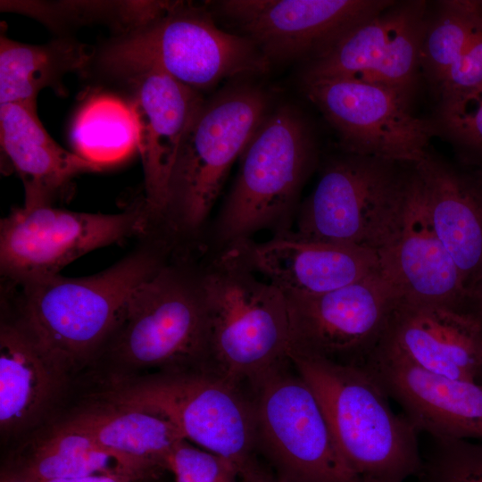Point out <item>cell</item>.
Returning a JSON list of instances; mask_svg holds the SVG:
<instances>
[{
    "mask_svg": "<svg viewBox=\"0 0 482 482\" xmlns=\"http://www.w3.org/2000/svg\"><path fill=\"white\" fill-rule=\"evenodd\" d=\"M0 144L23 183L25 207L52 205L76 176L103 168L60 146L44 129L35 107L22 104H0Z\"/></svg>",
    "mask_w": 482,
    "mask_h": 482,
    "instance_id": "obj_22",
    "label": "cell"
},
{
    "mask_svg": "<svg viewBox=\"0 0 482 482\" xmlns=\"http://www.w3.org/2000/svg\"><path fill=\"white\" fill-rule=\"evenodd\" d=\"M307 97L337 130L346 154L415 165L436 126L414 116L410 94L356 78L303 80Z\"/></svg>",
    "mask_w": 482,
    "mask_h": 482,
    "instance_id": "obj_12",
    "label": "cell"
},
{
    "mask_svg": "<svg viewBox=\"0 0 482 482\" xmlns=\"http://www.w3.org/2000/svg\"><path fill=\"white\" fill-rule=\"evenodd\" d=\"M108 399L164 418L185 440L239 470L252 461L256 442L252 403L238 385L215 370H170L124 383Z\"/></svg>",
    "mask_w": 482,
    "mask_h": 482,
    "instance_id": "obj_9",
    "label": "cell"
},
{
    "mask_svg": "<svg viewBox=\"0 0 482 482\" xmlns=\"http://www.w3.org/2000/svg\"><path fill=\"white\" fill-rule=\"evenodd\" d=\"M428 21L426 2H394L312 57L303 80L356 78L411 95Z\"/></svg>",
    "mask_w": 482,
    "mask_h": 482,
    "instance_id": "obj_14",
    "label": "cell"
},
{
    "mask_svg": "<svg viewBox=\"0 0 482 482\" xmlns=\"http://www.w3.org/2000/svg\"><path fill=\"white\" fill-rule=\"evenodd\" d=\"M235 182L204 244L216 251L260 230H291L302 188L316 161L311 128L293 106L266 115L240 156Z\"/></svg>",
    "mask_w": 482,
    "mask_h": 482,
    "instance_id": "obj_3",
    "label": "cell"
},
{
    "mask_svg": "<svg viewBox=\"0 0 482 482\" xmlns=\"http://www.w3.org/2000/svg\"><path fill=\"white\" fill-rule=\"evenodd\" d=\"M103 62L129 77L160 71L199 93L229 78L264 73L270 64L248 37L222 30L206 11L182 2L127 31Z\"/></svg>",
    "mask_w": 482,
    "mask_h": 482,
    "instance_id": "obj_7",
    "label": "cell"
},
{
    "mask_svg": "<svg viewBox=\"0 0 482 482\" xmlns=\"http://www.w3.org/2000/svg\"><path fill=\"white\" fill-rule=\"evenodd\" d=\"M364 365L419 433L482 441V383L438 375L377 348Z\"/></svg>",
    "mask_w": 482,
    "mask_h": 482,
    "instance_id": "obj_18",
    "label": "cell"
},
{
    "mask_svg": "<svg viewBox=\"0 0 482 482\" xmlns=\"http://www.w3.org/2000/svg\"><path fill=\"white\" fill-rule=\"evenodd\" d=\"M229 246L256 274L288 295H322L381 270L375 251L303 237L292 229L264 242L251 238Z\"/></svg>",
    "mask_w": 482,
    "mask_h": 482,
    "instance_id": "obj_19",
    "label": "cell"
},
{
    "mask_svg": "<svg viewBox=\"0 0 482 482\" xmlns=\"http://www.w3.org/2000/svg\"><path fill=\"white\" fill-rule=\"evenodd\" d=\"M179 244L159 225L111 267L96 274H60L21 283L2 281L17 320L66 371L103 349L134 290L155 274Z\"/></svg>",
    "mask_w": 482,
    "mask_h": 482,
    "instance_id": "obj_1",
    "label": "cell"
},
{
    "mask_svg": "<svg viewBox=\"0 0 482 482\" xmlns=\"http://www.w3.org/2000/svg\"><path fill=\"white\" fill-rule=\"evenodd\" d=\"M379 257L381 271L401 300L465 309L467 290L434 228L415 165L396 229Z\"/></svg>",
    "mask_w": 482,
    "mask_h": 482,
    "instance_id": "obj_16",
    "label": "cell"
},
{
    "mask_svg": "<svg viewBox=\"0 0 482 482\" xmlns=\"http://www.w3.org/2000/svg\"><path fill=\"white\" fill-rule=\"evenodd\" d=\"M482 25L481 1H444L428 21L420 67L436 87Z\"/></svg>",
    "mask_w": 482,
    "mask_h": 482,
    "instance_id": "obj_28",
    "label": "cell"
},
{
    "mask_svg": "<svg viewBox=\"0 0 482 482\" xmlns=\"http://www.w3.org/2000/svg\"><path fill=\"white\" fill-rule=\"evenodd\" d=\"M482 87V25L452 65L436 89L441 97L466 93Z\"/></svg>",
    "mask_w": 482,
    "mask_h": 482,
    "instance_id": "obj_32",
    "label": "cell"
},
{
    "mask_svg": "<svg viewBox=\"0 0 482 482\" xmlns=\"http://www.w3.org/2000/svg\"><path fill=\"white\" fill-rule=\"evenodd\" d=\"M168 470L175 482H237L239 468L230 461L181 440L173 449Z\"/></svg>",
    "mask_w": 482,
    "mask_h": 482,
    "instance_id": "obj_31",
    "label": "cell"
},
{
    "mask_svg": "<svg viewBox=\"0 0 482 482\" xmlns=\"http://www.w3.org/2000/svg\"><path fill=\"white\" fill-rule=\"evenodd\" d=\"M376 348L438 375L482 383V321L465 309L400 300Z\"/></svg>",
    "mask_w": 482,
    "mask_h": 482,
    "instance_id": "obj_17",
    "label": "cell"
},
{
    "mask_svg": "<svg viewBox=\"0 0 482 482\" xmlns=\"http://www.w3.org/2000/svg\"><path fill=\"white\" fill-rule=\"evenodd\" d=\"M412 166L351 154L333 159L298 207L294 232L379 254L396 229Z\"/></svg>",
    "mask_w": 482,
    "mask_h": 482,
    "instance_id": "obj_8",
    "label": "cell"
},
{
    "mask_svg": "<svg viewBox=\"0 0 482 482\" xmlns=\"http://www.w3.org/2000/svg\"><path fill=\"white\" fill-rule=\"evenodd\" d=\"M76 154L104 166L129 155L138 145V129L131 104L100 95L78 112L71 128Z\"/></svg>",
    "mask_w": 482,
    "mask_h": 482,
    "instance_id": "obj_27",
    "label": "cell"
},
{
    "mask_svg": "<svg viewBox=\"0 0 482 482\" xmlns=\"http://www.w3.org/2000/svg\"><path fill=\"white\" fill-rule=\"evenodd\" d=\"M145 177V201L160 218L180 145L204 102L199 93L156 71L130 77Z\"/></svg>",
    "mask_w": 482,
    "mask_h": 482,
    "instance_id": "obj_20",
    "label": "cell"
},
{
    "mask_svg": "<svg viewBox=\"0 0 482 482\" xmlns=\"http://www.w3.org/2000/svg\"><path fill=\"white\" fill-rule=\"evenodd\" d=\"M388 0H226L221 13L270 61L311 59L380 12Z\"/></svg>",
    "mask_w": 482,
    "mask_h": 482,
    "instance_id": "obj_15",
    "label": "cell"
},
{
    "mask_svg": "<svg viewBox=\"0 0 482 482\" xmlns=\"http://www.w3.org/2000/svg\"><path fill=\"white\" fill-rule=\"evenodd\" d=\"M465 309L482 321V278L468 293Z\"/></svg>",
    "mask_w": 482,
    "mask_h": 482,
    "instance_id": "obj_35",
    "label": "cell"
},
{
    "mask_svg": "<svg viewBox=\"0 0 482 482\" xmlns=\"http://www.w3.org/2000/svg\"><path fill=\"white\" fill-rule=\"evenodd\" d=\"M415 478L417 482H482V441L432 438Z\"/></svg>",
    "mask_w": 482,
    "mask_h": 482,
    "instance_id": "obj_29",
    "label": "cell"
},
{
    "mask_svg": "<svg viewBox=\"0 0 482 482\" xmlns=\"http://www.w3.org/2000/svg\"><path fill=\"white\" fill-rule=\"evenodd\" d=\"M154 223L145 199L118 213L74 212L43 205L13 209L0 222L3 282L59 274L79 257L145 234Z\"/></svg>",
    "mask_w": 482,
    "mask_h": 482,
    "instance_id": "obj_10",
    "label": "cell"
},
{
    "mask_svg": "<svg viewBox=\"0 0 482 482\" xmlns=\"http://www.w3.org/2000/svg\"><path fill=\"white\" fill-rule=\"evenodd\" d=\"M34 479V478H33ZM138 478L123 473H104L96 474L86 477L52 479V480H35L36 482H135Z\"/></svg>",
    "mask_w": 482,
    "mask_h": 482,
    "instance_id": "obj_34",
    "label": "cell"
},
{
    "mask_svg": "<svg viewBox=\"0 0 482 482\" xmlns=\"http://www.w3.org/2000/svg\"><path fill=\"white\" fill-rule=\"evenodd\" d=\"M434 228L468 293L482 278V178L430 154L415 164Z\"/></svg>",
    "mask_w": 482,
    "mask_h": 482,
    "instance_id": "obj_21",
    "label": "cell"
},
{
    "mask_svg": "<svg viewBox=\"0 0 482 482\" xmlns=\"http://www.w3.org/2000/svg\"><path fill=\"white\" fill-rule=\"evenodd\" d=\"M65 424L89 435L145 474L156 469L168 470L173 449L184 439L164 418L112 402L84 411Z\"/></svg>",
    "mask_w": 482,
    "mask_h": 482,
    "instance_id": "obj_24",
    "label": "cell"
},
{
    "mask_svg": "<svg viewBox=\"0 0 482 482\" xmlns=\"http://www.w3.org/2000/svg\"><path fill=\"white\" fill-rule=\"evenodd\" d=\"M284 295L289 319L288 354L361 365L380 342L401 300L381 270L322 295Z\"/></svg>",
    "mask_w": 482,
    "mask_h": 482,
    "instance_id": "obj_13",
    "label": "cell"
},
{
    "mask_svg": "<svg viewBox=\"0 0 482 482\" xmlns=\"http://www.w3.org/2000/svg\"><path fill=\"white\" fill-rule=\"evenodd\" d=\"M237 482H287L262 470L252 460L238 473Z\"/></svg>",
    "mask_w": 482,
    "mask_h": 482,
    "instance_id": "obj_33",
    "label": "cell"
},
{
    "mask_svg": "<svg viewBox=\"0 0 482 482\" xmlns=\"http://www.w3.org/2000/svg\"><path fill=\"white\" fill-rule=\"evenodd\" d=\"M269 109L268 94L249 84L228 87L204 100L180 145L159 218L179 243L203 242L230 167Z\"/></svg>",
    "mask_w": 482,
    "mask_h": 482,
    "instance_id": "obj_5",
    "label": "cell"
},
{
    "mask_svg": "<svg viewBox=\"0 0 482 482\" xmlns=\"http://www.w3.org/2000/svg\"><path fill=\"white\" fill-rule=\"evenodd\" d=\"M317 397L336 444L362 482H404L419 473V432L395 413L389 396L362 364L289 353Z\"/></svg>",
    "mask_w": 482,
    "mask_h": 482,
    "instance_id": "obj_2",
    "label": "cell"
},
{
    "mask_svg": "<svg viewBox=\"0 0 482 482\" xmlns=\"http://www.w3.org/2000/svg\"><path fill=\"white\" fill-rule=\"evenodd\" d=\"M35 480L73 478L104 473L145 477L143 470L65 423L34 449L21 468Z\"/></svg>",
    "mask_w": 482,
    "mask_h": 482,
    "instance_id": "obj_26",
    "label": "cell"
},
{
    "mask_svg": "<svg viewBox=\"0 0 482 482\" xmlns=\"http://www.w3.org/2000/svg\"><path fill=\"white\" fill-rule=\"evenodd\" d=\"M203 283L213 370L239 385L289 361L286 296L234 246L204 253Z\"/></svg>",
    "mask_w": 482,
    "mask_h": 482,
    "instance_id": "obj_6",
    "label": "cell"
},
{
    "mask_svg": "<svg viewBox=\"0 0 482 482\" xmlns=\"http://www.w3.org/2000/svg\"><path fill=\"white\" fill-rule=\"evenodd\" d=\"M481 8H482V1H481Z\"/></svg>",
    "mask_w": 482,
    "mask_h": 482,
    "instance_id": "obj_37",
    "label": "cell"
},
{
    "mask_svg": "<svg viewBox=\"0 0 482 482\" xmlns=\"http://www.w3.org/2000/svg\"><path fill=\"white\" fill-rule=\"evenodd\" d=\"M281 364L250 383L256 442L287 482H362L343 458L307 383Z\"/></svg>",
    "mask_w": 482,
    "mask_h": 482,
    "instance_id": "obj_11",
    "label": "cell"
},
{
    "mask_svg": "<svg viewBox=\"0 0 482 482\" xmlns=\"http://www.w3.org/2000/svg\"><path fill=\"white\" fill-rule=\"evenodd\" d=\"M88 47L70 39L46 45L0 40V104H22L35 107L38 92L46 87L62 90L64 75L84 68L91 59Z\"/></svg>",
    "mask_w": 482,
    "mask_h": 482,
    "instance_id": "obj_25",
    "label": "cell"
},
{
    "mask_svg": "<svg viewBox=\"0 0 482 482\" xmlns=\"http://www.w3.org/2000/svg\"><path fill=\"white\" fill-rule=\"evenodd\" d=\"M0 482H36L21 469L17 470H4L1 473Z\"/></svg>",
    "mask_w": 482,
    "mask_h": 482,
    "instance_id": "obj_36",
    "label": "cell"
},
{
    "mask_svg": "<svg viewBox=\"0 0 482 482\" xmlns=\"http://www.w3.org/2000/svg\"><path fill=\"white\" fill-rule=\"evenodd\" d=\"M66 370L14 318L0 327V426L12 433L32 426L62 390Z\"/></svg>",
    "mask_w": 482,
    "mask_h": 482,
    "instance_id": "obj_23",
    "label": "cell"
},
{
    "mask_svg": "<svg viewBox=\"0 0 482 482\" xmlns=\"http://www.w3.org/2000/svg\"><path fill=\"white\" fill-rule=\"evenodd\" d=\"M438 121L452 139L482 154V87L441 97Z\"/></svg>",
    "mask_w": 482,
    "mask_h": 482,
    "instance_id": "obj_30",
    "label": "cell"
},
{
    "mask_svg": "<svg viewBox=\"0 0 482 482\" xmlns=\"http://www.w3.org/2000/svg\"><path fill=\"white\" fill-rule=\"evenodd\" d=\"M203 255L198 246H180L134 290L104 345L116 360L136 368L212 369Z\"/></svg>",
    "mask_w": 482,
    "mask_h": 482,
    "instance_id": "obj_4",
    "label": "cell"
}]
</instances>
